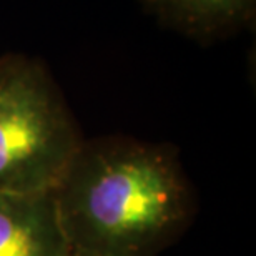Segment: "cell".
Masks as SVG:
<instances>
[{
  "label": "cell",
  "instance_id": "obj_1",
  "mask_svg": "<svg viewBox=\"0 0 256 256\" xmlns=\"http://www.w3.org/2000/svg\"><path fill=\"white\" fill-rule=\"evenodd\" d=\"M52 196L72 256H158L194 216L178 148L126 135L85 138Z\"/></svg>",
  "mask_w": 256,
  "mask_h": 256
},
{
  "label": "cell",
  "instance_id": "obj_2",
  "mask_svg": "<svg viewBox=\"0 0 256 256\" xmlns=\"http://www.w3.org/2000/svg\"><path fill=\"white\" fill-rule=\"evenodd\" d=\"M84 140L44 60L12 54L0 76V192H52Z\"/></svg>",
  "mask_w": 256,
  "mask_h": 256
},
{
  "label": "cell",
  "instance_id": "obj_3",
  "mask_svg": "<svg viewBox=\"0 0 256 256\" xmlns=\"http://www.w3.org/2000/svg\"><path fill=\"white\" fill-rule=\"evenodd\" d=\"M0 256H72L52 192H0Z\"/></svg>",
  "mask_w": 256,
  "mask_h": 256
},
{
  "label": "cell",
  "instance_id": "obj_4",
  "mask_svg": "<svg viewBox=\"0 0 256 256\" xmlns=\"http://www.w3.org/2000/svg\"><path fill=\"white\" fill-rule=\"evenodd\" d=\"M140 4L163 28L204 47L248 30L256 17V0H140Z\"/></svg>",
  "mask_w": 256,
  "mask_h": 256
},
{
  "label": "cell",
  "instance_id": "obj_5",
  "mask_svg": "<svg viewBox=\"0 0 256 256\" xmlns=\"http://www.w3.org/2000/svg\"><path fill=\"white\" fill-rule=\"evenodd\" d=\"M10 58H12V54H5V55H0V76L7 68V65L10 64Z\"/></svg>",
  "mask_w": 256,
  "mask_h": 256
}]
</instances>
